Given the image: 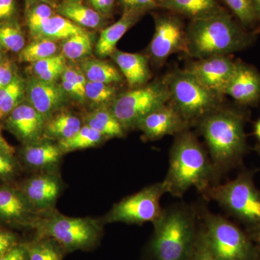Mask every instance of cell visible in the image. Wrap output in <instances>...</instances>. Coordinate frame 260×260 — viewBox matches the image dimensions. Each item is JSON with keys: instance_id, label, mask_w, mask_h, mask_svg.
<instances>
[{"instance_id": "ffe728a7", "label": "cell", "mask_w": 260, "mask_h": 260, "mask_svg": "<svg viewBox=\"0 0 260 260\" xmlns=\"http://www.w3.org/2000/svg\"><path fill=\"white\" fill-rule=\"evenodd\" d=\"M111 56L130 88H138L148 83L151 75L148 56L136 53L124 52L117 49Z\"/></svg>"}, {"instance_id": "5bb4252c", "label": "cell", "mask_w": 260, "mask_h": 260, "mask_svg": "<svg viewBox=\"0 0 260 260\" xmlns=\"http://www.w3.org/2000/svg\"><path fill=\"white\" fill-rule=\"evenodd\" d=\"M235 67L229 56H214L193 61L186 70L203 86L223 98Z\"/></svg>"}, {"instance_id": "44dd1931", "label": "cell", "mask_w": 260, "mask_h": 260, "mask_svg": "<svg viewBox=\"0 0 260 260\" xmlns=\"http://www.w3.org/2000/svg\"><path fill=\"white\" fill-rule=\"evenodd\" d=\"M145 14L143 12H122L116 23L103 28L95 45L97 55L101 58L112 56L119 40Z\"/></svg>"}, {"instance_id": "7a4b0ae2", "label": "cell", "mask_w": 260, "mask_h": 260, "mask_svg": "<svg viewBox=\"0 0 260 260\" xmlns=\"http://www.w3.org/2000/svg\"><path fill=\"white\" fill-rule=\"evenodd\" d=\"M162 183L167 193L175 198L184 196L191 187L203 194L219 184L208 150L190 129L174 136Z\"/></svg>"}, {"instance_id": "60d3db41", "label": "cell", "mask_w": 260, "mask_h": 260, "mask_svg": "<svg viewBox=\"0 0 260 260\" xmlns=\"http://www.w3.org/2000/svg\"><path fill=\"white\" fill-rule=\"evenodd\" d=\"M61 79L68 80L73 83L85 95V86L88 80L81 70L66 65L61 75Z\"/></svg>"}, {"instance_id": "9c48e42d", "label": "cell", "mask_w": 260, "mask_h": 260, "mask_svg": "<svg viewBox=\"0 0 260 260\" xmlns=\"http://www.w3.org/2000/svg\"><path fill=\"white\" fill-rule=\"evenodd\" d=\"M170 94L164 78L118 94L110 108L128 133L136 129L147 114L169 102Z\"/></svg>"}, {"instance_id": "5b68a950", "label": "cell", "mask_w": 260, "mask_h": 260, "mask_svg": "<svg viewBox=\"0 0 260 260\" xmlns=\"http://www.w3.org/2000/svg\"><path fill=\"white\" fill-rule=\"evenodd\" d=\"M254 175V171H242L233 180L210 186L202 194L242 223L250 237L260 229V191Z\"/></svg>"}, {"instance_id": "6f0895ef", "label": "cell", "mask_w": 260, "mask_h": 260, "mask_svg": "<svg viewBox=\"0 0 260 260\" xmlns=\"http://www.w3.org/2000/svg\"><path fill=\"white\" fill-rule=\"evenodd\" d=\"M1 47H1V45H0V49H1Z\"/></svg>"}, {"instance_id": "e575fe53", "label": "cell", "mask_w": 260, "mask_h": 260, "mask_svg": "<svg viewBox=\"0 0 260 260\" xmlns=\"http://www.w3.org/2000/svg\"><path fill=\"white\" fill-rule=\"evenodd\" d=\"M246 30L258 25L253 0H220Z\"/></svg>"}, {"instance_id": "f546056e", "label": "cell", "mask_w": 260, "mask_h": 260, "mask_svg": "<svg viewBox=\"0 0 260 260\" xmlns=\"http://www.w3.org/2000/svg\"><path fill=\"white\" fill-rule=\"evenodd\" d=\"M25 98V81L16 75L13 80L0 90V121H3L10 113L24 102Z\"/></svg>"}, {"instance_id": "8d00e7d4", "label": "cell", "mask_w": 260, "mask_h": 260, "mask_svg": "<svg viewBox=\"0 0 260 260\" xmlns=\"http://www.w3.org/2000/svg\"><path fill=\"white\" fill-rule=\"evenodd\" d=\"M0 45L13 52H20L25 46V38L18 24L13 21L0 24Z\"/></svg>"}, {"instance_id": "30bf717a", "label": "cell", "mask_w": 260, "mask_h": 260, "mask_svg": "<svg viewBox=\"0 0 260 260\" xmlns=\"http://www.w3.org/2000/svg\"><path fill=\"white\" fill-rule=\"evenodd\" d=\"M167 193L162 181L150 184L115 203L101 220L104 225L113 223L138 225L153 224L161 215L164 208L160 206V200Z\"/></svg>"}, {"instance_id": "8fae6325", "label": "cell", "mask_w": 260, "mask_h": 260, "mask_svg": "<svg viewBox=\"0 0 260 260\" xmlns=\"http://www.w3.org/2000/svg\"><path fill=\"white\" fill-rule=\"evenodd\" d=\"M155 32L148 46L149 58L162 66L175 53L186 52V27L179 15L169 13L154 15Z\"/></svg>"}, {"instance_id": "f1b7e54d", "label": "cell", "mask_w": 260, "mask_h": 260, "mask_svg": "<svg viewBox=\"0 0 260 260\" xmlns=\"http://www.w3.org/2000/svg\"><path fill=\"white\" fill-rule=\"evenodd\" d=\"M23 243L28 260H62L64 249L51 238L36 237L34 240Z\"/></svg>"}, {"instance_id": "4fadbf2b", "label": "cell", "mask_w": 260, "mask_h": 260, "mask_svg": "<svg viewBox=\"0 0 260 260\" xmlns=\"http://www.w3.org/2000/svg\"><path fill=\"white\" fill-rule=\"evenodd\" d=\"M39 214L16 184H0V225L32 229Z\"/></svg>"}, {"instance_id": "603a6c76", "label": "cell", "mask_w": 260, "mask_h": 260, "mask_svg": "<svg viewBox=\"0 0 260 260\" xmlns=\"http://www.w3.org/2000/svg\"><path fill=\"white\" fill-rule=\"evenodd\" d=\"M83 124V116L64 108L46 119L44 139L55 142L68 139L76 134Z\"/></svg>"}, {"instance_id": "83f0119b", "label": "cell", "mask_w": 260, "mask_h": 260, "mask_svg": "<svg viewBox=\"0 0 260 260\" xmlns=\"http://www.w3.org/2000/svg\"><path fill=\"white\" fill-rule=\"evenodd\" d=\"M106 138L97 130L83 124L81 129L68 139L57 142L64 155L77 150L94 148L102 144Z\"/></svg>"}, {"instance_id": "9a60e30c", "label": "cell", "mask_w": 260, "mask_h": 260, "mask_svg": "<svg viewBox=\"0 0 260 260\" xmlns=\"http://www.w3.org/2000/svg\"><path fill=\"white\" fill-rule=\"evenodd\" d=\"M64 155L57 142L47 139L22 145L18 153L16 152L23 170L30 174L60 172Z\"/></svg>"}, {"instance_id": "8992f818", "label": "cell", "mask_w": 260, "mask_h": 260, "mask_svg": "<svg viewBox=\"0 0 260 260\" xmlns=\"http://www.w3.org/2000/svg\"><path fill=\"white\" fill-rule=\"evenodd\" d=\"M104 224L99 219L70 217L57 210L40 214L32 230L37 237H49L59 243L65 251L88 250L102 237Z\"/></svg>"}, {"instance_id": "277c9868", "label": "cell", "mask_w": 260, "mask_h": 260, "mask_svg": "<svg viewBox=\"0 0 260 260\" xmlns=\"http://www.w3.org/2000/svg\"><path fill=\"white\" fill-rule=\"evenodd\" d=\"M186 52L197 59L229 56L244 50L254 42V34L244 28L225 11L191 20L186 27Z\"/></svg>"}, {"instance_id": "ac0fdd59", "label": "cell", "mask_w": 260, "mask_h": 260, "mask_svg": "<svg viewBox=\"0 0 260 260\" xmlns=\"http://www.w3.org/2000/svg\"><path fill=\"white\" fill-rule=\"evenodd\" d=\"M45 119L28 102H22L3 120L8 130L22 143L30 144L44 139Z\"/></svg>"}, {"instance_id": "1f68e13d", "label": "cell", "mask_w": 260, "mask_h": 260, "mask_svg": "<svg viewBox=\"0 0 260 260\" xmlns=\"http://www.w3.org/2000/svg\"><path fill=\"white\" fill-rule=\"evenodd\" d=\"M66 58L62 54H55L42 60L32 63L34 76L47 82H56L61 78L66 67Z\"/></svg>"}, {"instance_id": "4316f807", "label": "cell", "mask_w": 260, "mask_h": 260, "mask_svg": "<svg viewBox=\"0 0 260 260\" xmlns=\"http://www.w3.org/2000/svg\"><path fill=\"white\" fill-rule=\"evenodd\" d=\"M85 30L86 29L78 26L68 19L56 13L44 23L34 39H45L54 42L64 41L75 34Z\"/></svg>"}, {"instance_id": "f5cc1de1", "label": "cell", "mask_w": 260, "mask_h": 260, "mask_svg": "<svg viewBox=\"0 0 260 260\" xmlns=\"http://www.w3.org/2000/svg\"><path fill=\"white\" fill-rule=\"evenodd\" d=\"M5 59L3 58V54L0 52V68H1L2 65H3V63H4Z\"/></svg>"}, {"instance_id": "d6a6232c", "label": "cell", "mask_w": 260, "mask_h": 260, "mask_svg": "<svg viewBox=\"0 0 260 260\" xmlns=\"http://www.w3.org/2000/svg\"><path fill=\"white\" fill-rule=\"evenodd\" d=\"M118 94L115 85L88 81L85 86V99L93 109L110 107Z\"/></svg>"}, {"instance_id": "db71d44e", "label": "cell", "mask_w": 260, "mask_h": 260, "mask_svg": "<svg viewBox=\"0 0 260 260\" xmlns=\"http://www.w3.org/2000/svg\"><path fill=\"white\" fill-rule=\"evenodd\" d=\"M64 1L72 2V3H83V0H64Z\"/></svg>"}, {"instance_id": "3957f363", "label": "cell", "mask_w": 260, "mask_h": 260, "mask_svg": "<svg viewBox=\"0 0 260 260\" xmlns=\"http://www.w3.org/2000/svg\"><path fill=\"white\" fill-rule=\"evenodd\" d=\"M153 225L150 249L154 260H190L201 225L199 205H169Z\"/></svg>"}, {"instance_id": "681fc988", "label": "cell", "mask_w": 260, "mask_h": 260, "mask_svg": "<svg viewBox=\"0 0 260 260\" xmlns=\"http://www.w3.org/2000/svg\"><path fill=\"white\" fill-rule=\"evenodd\" d=\"M253 3H254L256 18H257L258 25L260 26V0H253Z\"/></svg>"}, {"instance_id": "484cf974", "label": "cell", "mask_w": 260, "mask_h": 260, "mask_svg": "<svg viewBox=\"0 0 260 260\" xmlns=\"http://www.w3.org/2000/svg\"><path fill=\"white\" fill-rule=\"evenodd\" d=\"M80 70L88 81L116 85L124 79L118 68L100 59H84L80 62Z\"/></svg>"}, {"instance_id": "ab89813d", "label": "cell", "mask_w": 260, "mask_h": 260, "mask_svg": "<svg viewBox=\"0 0 260 260\" xmlns=\"http://www.w3.org/2000/svg\"><path fill=\"white\" fill-rule=\"evenodd\" d=\"M118 2L122 12L135 11L146 13L160 8L155 0H118Z\"/></svg>"}, {"instance_id": "f35d334b", "label": "cell", "mask_w": 260, "mask_h": 260, "mask_svg": "<svg viewBox=\"0 0 260 260\" xmlns=\"http://www.w3.org/2000/svg\"><path fill=\"white\" fill-rule=\"evenodd\" d=\"M190 260H218L213 252L210 250L204 232H203V225H200L199 234L198 239L195 243L194 251Z\"/></svg>"}, {"instance_id": "d6986e66", "label": "cell", "mask_w": 260, "mask_h": 260, "mask_svg": "<svg viewBox=\"0 0 260 260\" xmlns=\"http://www.w3.org/2000/svg\"><path fill=\"white\" fill-rule=\"evenodd\" d=\"M228 95L243 106L254 107L260 101V73L254 67L236 61L235 69L225 90Z\"/></svg>"}, {"instance_id": "52a82bcc", "label": "cell", "mask_w": 260, "mask_h": 260, "mask_svg": "<svg viewBox=\"0 0 260 260\" xmlns=\"http://www.w3.org/2000/svg\"><path fill=\"white\" fill-rule=\"evenodd\" d=\"M207 242L218 260H256L259 246L237 224L199 205Z\"/></svg>"}, {"instance_id": "ee69618b", "label": "cell", "mask_w": 260, "mask_h": 260, "mask_svg": "<svg viewBox=\"0 0 260 260\" xmlns=\"http://www.w3.org/2000/svg\"><path fill=\"white\" fill-rule=\"evenodd\" d=\"M16 12V0H0V24L12 21Z\"/></svg>"}, {"instance_id": "b9f144b4", "label": "cell", "mask_w": 260, "mask_h": 260, "mask_svg": "<svg viewBox=\"0 0 260 260\" xmlns=\"http://www.w3.org/2000/svg\"><path fill=\"white\" fill-rule=\"evenodd\" d=\"M20 243L18 235L8 228L0 225V256L9 251Z\"/></svg>"}, {"instance_id": "4dcf8cb0", "label": "cell", "mask_w": 260, "mask_h": 260, "mask_svg": "<svg viewBox=\"0 0 260 260\" xmlns=\"http://www.w3.org/2000/svg\"><path fill=\"white\" fill-rule=\"evenodd\" d=\"M93 47L91 34L85 30L65 39L61 44L62 55L72 61L80 60L89 55Z\"/></svg>"}, {"instance_id": "f6af8a7d", "label": "cell", "mask_w": 260, "mask_h": 260, "mask_svg": "<svg viewBox=\"0 0 260 260\" xmlns=\"http://www.w3.org/2000/svg\"><path fill=\"white\" fill-rule=\"evenodd\" d=\"M16 75L14 64L9 59H5L0 68V90L7 86Z\"/></svg>"}, {"instance_id": "d590c367", "label": "cell", "mask_w": 260, "mask_h": 260, "mask_svg": "<svg viewBox=\"0 0 260 260\" xmlns=\"http://www.w3.org/2000/svg\"><path fill=\"white\" fill-rule=\"evenodd\" d=\"M56 13L52 5L46 3H35L28 5L26 12V23L32 37L36 36L46 21Z\"/></svg>"}, {"instance_id": "d4e9b609", "label": "cell", "mask_w": 260, "mask_h": 260, "mask_svg": "<svg viewBox=\"0 0 260 260\" xmlns=\"http://www.w3.org/2000/svg\"><path fill=\"white\" fill-rule=\"evenodd\" d=\"M84 124L97 130L106 138H122L126 131L116 119L109 107L95 108L84 114Z\"/></svg>"}, {"instance_id": "2e32d148", "label": "cell", "mask_w": 260, "mask_h": 260, "mask_svg": "<svg viewBox=\"0 0 260 260\" xmlns=\"http://www.w3.org/2000/svg\"><path fill=\"white\" fill-rule=\"evenodd\" d=\"M191 126L170 103L154 109L140 120L136 129L143 133L148 141L162 139L167 135H177Z\"/></svg>"}, {"instance_id": "74e56055", "label": "cell", "mask_w": 260, "mask_h": 260, "mask_svg": "<svg viewBox=\"0 0 260 260\" xmlns=\"http://www.w3.org/2000/svg\"><path fill=\"white\" fill-rule=\"evenodd\" d=\"M23 172L16 154L0 151V184H16Z\"/></svg>"}, {"instance_id": "9f6ffc18", "label": "cell", "mask_w": 260, "mask_h": 260, "mask_svg": "<svg viewBox=\"0 0 260 260\" xmlns=\"http://www.w3.org/2000/svg\"><path fill=\"white\" fill-rule=\"evenodd\" d=\"M256 260H260V246H259V254H258L257 259H256Z\"/></svg>"}, {"instance_id": "ba28073f", "label": "cell", "mask_w": 260, "mask_h": 260, "mask_svg": "<svg viewBox=\"0 0 260 260\" xmlns=\"http://www.w3.org/2000/svg\"><path fill=\"white\" fill-rule=\"evenodd\" d=\"M164 78L170 94L169 102L191 127L222 106L223 98L203 86L186 69L173 70Z\"/></svg>"}, {"instance_id": "7dc6e473", "label": "cell", "mask_w": 260, "mask_h": 260, "mask_svg": "<svg viewBox=\"0 0 260 260\" xmlns=\"http://www.w3.org/2000/svg\"><path fill=\"white\" fill-rule=\"evenodd\" d=\"M0 151L3 152V153L13 154V155L16 154V150L14 147L12 146L3 136L1 124H0Z\"/></svg>"}, {"instance_id": "836d02e7", "label": "cell", "mask_w": 260, "mask_h": 260, "mask_svg": "<svg viewBox=\"0 0 260 260\" xmlns=\"http://www.w3.org/2000/svg\"><path fill=\"white\" fill-rule=\"evenodd\" d=\"M58 46L54 41L39 39L25 46L19 54V59L23 62L32 63L42 60L56 54Z\"/></svg>"}, {"instance_id": "7c38bea8", "label": "cell", "mask_w": 260, "mask_h": 260, "mask_svg": "<svg viewBox=\"0 0 260 260\" xmlns=\"http://www.w3.org/2000/svg\"><path fill=\"white\" fill-rule=\"evenodd\" d=\"M16 186L36 211L42 214L56 209L64 184L60 172H42L20 179Z\"/></svg>"}, {"instance_id": "bcb514c9", "label": "cell", "mask_w": 260, "mask_h": 260, "mask_svg": "<svg viewBox=\"0 0 260 260\" xmlns=\"http://www.w3.org/2000/svg\"><path fill=\"white\" fill-rule=\"evenodd\" d=\"M0 260H28V252L23 243H19L9 251L0 256Z\"/></svg>"}, {"instance_id": "f907efd6", "label": "cell", "mask_w": 260, "mask_h": 260, "mask_svg": "<svg viewBox=\"0 0 260 260\" xmlns=\"http://www.w3.org/2000/svg\"><path fill=\"white\" fill-rule=\"evenodd\" d=\"M254 135L260 143V118L254 124Z\"/></svg>"}, {"instance_id": "cb8c5ba5", "label": "cell", "mask_w": 260, "mask_h": 260, "mask_svg": "<svg viewBox=\"0 0 260 260\" xmlns=\"http://www.w3.org/2000/svg\"><path fill=\"white\" fill-rule=\"evenodd\" d=\"M57 14L83 28H102L107 18L83 3H72L63 0L56 7Z\"/></svg>"}, {"instance_id": "7bdbcfd3", "label": "cell", "mask_w": 260, "mask_h": 260, "mask_svg": "<svg viewBox=\"0 0 260 260\" xmlns=\"http://www.w3.org/2000/svg\"><path fill=\"white\" fill-rule=\"evenodd\" d=\"M84 1L85 2V5L93 8L94 10L107 18L112 16L116 3V0H84Z\"/></svg>"}, {"instance_id": "e0dca14e", "label": "cell", "mask_w": 260, "mask_h": 260, "mask_svg": "<svg viewBox=\"0 0 260 260\" xmlns=\"http://www.w3.org/2000/svg\"><path fill=\"white\" fill-rule=\"evenodd\" d=\"M68 95L56 82L44 81L32 76L25 81V98L44 119L66 108Z\"/></svg>"}, {"instance_id": "7402d4cb", "label": "cell", "mask_w": 260, "mask_h": 260, "mask_svg": "<svg viewBox=\"0 0 260 260\" xmlns=\"http://www.w3.org/2000/svg\"><path fill=\"white\" fill-rule=\"evenodd\" d=\"M159 8L197 20L220 14L226 10L220 5L218 0H155Z\"/></svg>"}, {"instance_id": "11a10c76", "label": "cell", "mask_w": 260, "mask_h": 260, "mask_svg": "<svg viewBox=\"0 0 260 260\" xmlns=\"http://www.w3.org/2000/svg\"><path fill=\"white\" fill-rule=\"evenodd\" d=\"M255 150H256V153H258V155H259V158H260V145H257V146L256 147Z\"/></svg>"}, {"instance_id": "816d5d0a", "label": "cell", "mask_w": 260, "mask_h": 260, "mask_svg": "<svg viewBox=\"0 0 260 260\" xmlns=\"http://www.w3.org/2000/svg\"><path fill=\"white\" fill-rule=\"evenodd\" d=\"M251 239L254 240V242L256 243L258 245L260 246V229L259 231H257L255 233V234H253L252 236H251Z\"/></svg>"}, {"instance_id": "6da1fadb", "label": "cell", "mask_w": 260, "mask_h": 260, "mask_svg": "<svg viewBox=\"0 0 260 260\" xmlns=\"http://www.w3.org/2000/svg\"><path fill=\"white\" fill-rule=\"evenodd\" d=\"M246 121L245 113L222 105L194 126L204 138L218 183L225 174L242 165L248 152Z\"/></svg>"}, {"instance_id": "c3c4849f", "label": "cell", "mask_w": 260, "mask_h": 260, "mask_svg": "<svg viewBox=\"0 0 260 260\" xmlns=\"http://www.w3.org/2000/svg\"><path fill=\"white\" fill-rule=\"evenodd\" d=\"M56 1H57V0H27V2H28V5L35 3H48V4L52 5L53 7L55 8V9L56 5H58Z\"/></svg>"}]
</instances>
